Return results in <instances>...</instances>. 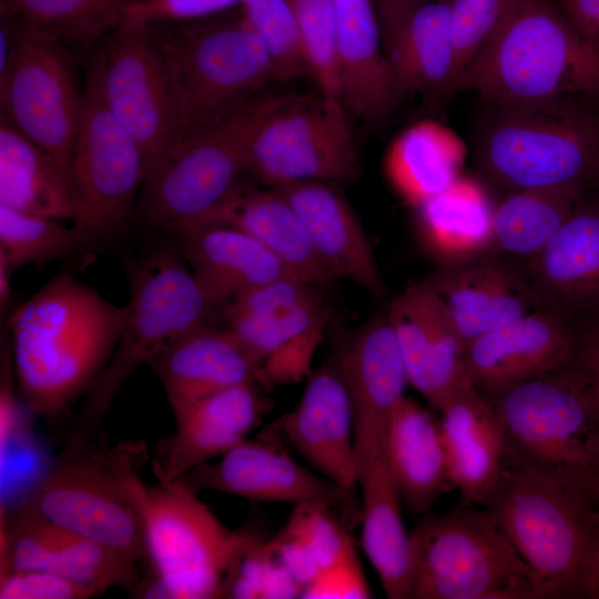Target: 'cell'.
<instances>
[{
    "instance_id": "22",
    "label": "cell",
    "mask_w": 599,
    "mask_h": 599,
    "mask_svg": "<svg viewBox=\"0 0 599 599\" xmlns=\"http://www.w3.org/2000/svg\"><path fill=\"white\" fill-rule=\"evenodd\" d=\"M264 390L256 382H248L175 413V432L158 444L152 458L158 481L177 480L246 439L271 409Z\"/></svg>"
},
{
    "instance_id": "53",
    "label": "cell",
    "mask_w": 599,
    "mask_h": 599,
    "mask_svg": "<svg viewBox=\"0 0 599 599\" xmlns=\"http://www.w3.org/2000/svg\"><path fill=\"white\" fill-rule=\"evenodd\" d=\"M10 275L11 273L2 265H0V306L1 311L7 306L10 295Z\"/></svg>"
},
{
    "instance_id": "32",
    "label": "cell",
    "mask_w": 599,
    "mask_h": 599,
    "mask_svg": "<svg viewBox=\"0 0 599 599\" xmlns=\"http://www.w3.org/2000/svg\"><path fill=\"white\" fill-rule=\"evenodd\" d=\"M197 224L225 225L250 235L317 286L335 280L316 254L296 212L274 189H253L238 181L220 203L185 226Z\"/></svg>"
},
{
    "instance_id": "34",
    "label": "cell",
    "mask_w": 599,
    "mask_h": 599,
    "mask_svg": "<svg viewBox=\"0 0 599 599\" xmlns=\"http://www.w3.org/2000/svg\"><path fill=\"white\" fill-rule=\"evenodd\" d=\"M358 486L364 552L387 598L410 599L414 583L412 539L402 518V497L384 454L358 477Z\"/></svg>"
},
{
    "instance_id": "52",
    "label": "cell",
    "mask_w": 599,
    "mask_h": 599,
    "mask_svg": "<svg viewBox=\"0 0 599 599\" xmlns=\"http://www.w3.org/2000/svg\"><path fill=\"white\" fill-rule=\"evenodd\" d=\"M595 494L599 501V481L596 485ZM591 599H599V540L593 557L589 579H588V597Z\"/></svg>"
},
{
    "instance_id": "26",
    "label": "cell",
    "mask_w": 599,
    "mask_h": 599,
    "mask_svg": "<svg viewBox=\"0 0 599 599\" xmlns=\"http://www.w3.org/2000/svg\"><path fill=\"white\" fill-rule=\"evenodd\" d=\"M451 0L376 11L387 63L404 93L444 98L458 91Z\"/></svg>"
},
{
    "instance_id": "40",
    "label": "cell",
    "mask_w": 599,
    "mask_h": 599,
    "mask_svg": "<svg viewBox=\"0 0 599 599\" xmlns=\"http://www.w3.org/2000/svg\"><path fill=\"white\" fill-rule=\"evenodd\" d=\"M94 241L90 233L60 220L18 212L0 205V265L11 274L27 264L67 258Z\"/></svg>"
},
{
    "instance_id": "6",
    "label": "cell",
    "mask_w": 599,
    "mask_h": 599,
    "mask_svg": "<svg viewBox=\"0 0 599 599\" xmlns=\"http://www.w3.org/2000/svg\"><path fill=\"white\" fill-rule=\"evenodd\" d=\"M487 398L502 432L506 467L532 469L595 493L599 422L586 377L569 358Z\"/></svg>"
},
{
    "instance_id": "48",
    "label": "cell",
    "mask_w": 599,
    "mask_h": 599,
    "mask_svg": "<svg viewBox=\"0 0 599 599\" xmlns=\"http://www.w3.org/2000/svg\"><path fill=\"white\" fill-rule=\"evenodd\" d=\"M242 0H141L126 13V21L151 24L193 20L223 12Z\"/></svg>"
},
{
    "instance_id": "8",
    "label": "cell",
    "mask_w": 599,
    "mask_h": 599,
    "mask_svg": "<svg viewBox=\"0 0 599 599\" xmlns=\"http://www.w3.org/2000/svg\"><path fill=\"white\" fill-rule=\"evenodd\" d=\"M95 435L73 433L26 505L136 562L145 560L143 520L126 481L130 470L142 466L145 446L136 441L108 447Z\"/></svg>"
},
{
    "instance_id": "33",
    "label": "cell",
    "mask_w": 599,
    "mask_h": 599,
    "mask_svg": "<svg viewBox=\"0 0 599 599\" xmlns=\"http://www.w3.org/2000/svg\"><path fill=\"white\" fill-rule=\"evenodd\" d=\"M384 455L409 512H429L448 489L439 418L404 396L389 420Z\"/></svg>"
},
{
    "instance_id": "19",
    "label": "cell",
    "mask_w": 599,
    "mask_h": 599,
    "mask_svg": "<svg viewBox=\"0 0 599 599\" xmlns=\"http://www.w3.org/2000/svg\"><path fill=\"white\" fill-rule=\"evenodd\" d=\"M0 573L9 569L53 572L104 593L138 585L136 561L45 519L23 505L7 520L1 511Z\"/></svg>"
},
{
    "instance_id": "5",
    "label": "cell",
    "mask_w": 599,
    "mask_h": 599,
    "mask_svg": "<svg viewBox=\"0 0 599 599\" xmlns=\"http://www.w3.org/2000/svg\"><path fill=\"white\" fill-rule=\"evenodd\" d=\"M505 104L573 94L599 95V52L549 0H518L465 70L459 89Z\"/></svg>"
},
{
    "instance_id": "10",
    "label": "cell",
    "mask_w": 599,
    "mask_h": 599,
    "mask_svg": "<svg viewBox=\"0 0 599 599\" xmlns=\"http://www.w3.org/2000/svg\"><path fill=\"white\" fill-rule=\"evenodd\" d=\"M410 539V599H536L529 568L489 509L430 510Z\"/></svg>"
},
{
    "instance_id": "31",
    "label": "cell",
    "mask_w": 599,
    "mask_h": 599,
    "mask_svg": "<svg viewBox=\"0 0 599 599\" xmlns=\"http://www.w3.org/2000/svg\"><path fill=\"white\" fill-rule=\"evenodd\" d=\"M175 414L233 386L256 382L260 365L225 327L201 325L150 364Z\"/></svg>"
},
{
    "instance_id": "44",
    "label": "cell",
    "mask_w": 599,
    "mask_h": 599,
    "mask_svg": "<svg viewBox=\"0 0 599 599\" xmlns=\"http://www.w3.org/2000/svg\"><path fill=\"white\" fill-rule=\"evenodd\" d=\"M518 0H451L450 27L458 81L500 29Z\"/></svg>"
},
{
    "instance_id": "51",
    "label": "cell",
    "mask_w": 599,
    "mask_h": 599,
    "mask_svg": "<svg viewBox=\"0 0 599 599\" xmlns=\"http://www.w3.org/2000/svg\"><path fill=\"white\" fill-rule=\"evenodd\" d=\"M558 3L576 32L599 52V0H558Z\"/></svg>"
},
{
    "instance_id": "23",
    "label": "cell",
    "mask_w": 599,
    "mask_h": 599,
    "mask_svg": "<svg viewBox=\"0 0 599 599\" xmlns=\"http://www.w3.org/2000/svg\"><path fill=\"white\" fill-rule=\"evenodd\" d=\"M428 281L465 344L538 307L525 266L500 254L443 264Z\"/></svg>"
},
{
    "instance_id": "36",
    "label": "cell",
    "mask_w": 599,
    "mask_h": 599,
    "mask_svg": "<svg viewBox=\"0 0 599 599\" xmlns=\"http://www.w3.org/2000/svg\"><path fill=\"white\" fill-rule=\"evenodd\" d=\"M494 209L478 183L459 176L417 206L423 242L443 264L493 253Z\"/></svg>"
},
{
    "instance_id": "27",
    "label": "cell",
    "mask_w": 599,
    "mask_h": 599,
    "mask_svg": "<svg viewBox=\"0 0 599 599\" xmlns=\"http://www.w3.org/2000/svg\"><path fill=\"white\" fill-rule=\"evenodd\" d=\"M447 486L485 506L502 475L505 441L490 400L468 380L439 410Z\"/></svg>"
},
{
    "instance_id": "29",
    "label": "cell",
    "mask_w": 599,
    "mask_h": 599,
    "mask_svg": "<svg viewBox=\"0 0 599 599\" xmlns=\"http://www.w3.org/2000/svg\"><path fill=\"white\" fill-rule=\"evenodd\" d=\"M336 26L339 100L364 121L385 118L405 94L385 58L373 0H331Z\"/></svg>"
},
{
    "instance_id": "38",
    "label": "cell",
    "mask_w": 599,
    "mask_h": 599,
    "mask_svg": "<svg viewBox=\"0 0 599 599\" xmlns=\"http://www.w3.org/2000/svg\"><path fill=\"white\" fill-rule=\"evenodd\" d=\"M140 1L0 0V12L70 49H89L121 27L128 10Z\"/></svg>"
},
{
    "instance_id": "47",
    "label": "cell",
    "mask_w": 599,
    "mask_h": 599,
    "mask_svg": "<svg viewBox=\"0 0 599 599\" xmlns=\"http://www.w3.org/2000/svg\"><path fill=\"white\" fill-rule=\"evenodd\" d=\"M356 551L323 570L314 581L306 586L301 598H372Z\"/></svg>"
},
{
    "instance_id": "18",
    "label": "cell",
    "mask_w": 599,
    "mask_h": 599,
    "mask_svg": "<svg viewBox=\"0 0 599 599\" xmlns=\"http://www.w3.org/2000/svg\"><path fill=\"white\" fill-rule=\"evenodd\" d=\"M545 311L578 337L599 333V199H578L551 242L522 264Z\"/></svg>"
},
{
    "instance_id": "49",
    "label": "cell",
    "mask_w": 599,
    "mask_h": 599,
    "mask_svg": "<svg viewBox=\"0 0 599 599\" xmlns=\"http://www.w3.org/2000/svg\"><path fill=\"white\" fill-rule=\"evenodd\" d=\"M271 541L283 565L303 587V590L321 573L319 567L309 551L285 529L278 531Z\"/></svg>"
},
{
    "instance_id": "11",
    "label": "cell",
    "mask_w": 599,
    "mask_h": 599,
    "mask_svg": "<svg viewBox=\"0 0 599 599\" xmlns=\"http://www.w3.org/2000/svg\"><path fill=\"white\" fill-rule=\"evenodd\" d=\"M297 97L265 90L184 140L144 182L146 222L174 233L213 209L245 173L261 124Z\"/></svg>"
},
{
    "instance_id": "25",
    "label": "cell",
    "mask_w": 599,
    "mask_h": 599,
    "mask_svg": "<svg viewBox=\"0 0 599 599\" xmlns=\"http://www.w3.org/2000/svg\"><path fill=\"white\" fill-rule=\"evenodd\" d=\"M578 336L535 309L465 344L466 376L486 397L547 373L571 354Z\"/></svg>"
},
{
    "instance_id": "1",
    "label": "cell",
    "mask_w": 599,
    "mask_h": 599,
    "mask_svg": "<svg viewBox=\"0 0 599 599\" xmlns=\"http://www.w3.org/2000/svg\"><path fill=\"white\" fill-rule=\"evenodd\" d=\"M125 313L69 273L12 313L4 332L18 388L32 412L48 424L70 413L110 361Z\"/></svg>"
},
{
    "instance_id": "55",
    "label": "cell",
    "mask_w": 599,
    "mask_h": 599,
    "mask_svg": "<svg viewBox=\"0 0 599 599\" xmlns=\"http://www.w3.org/2000/svg\"><path fill=\"white\" fill-rule=\"evenodd\" d=\"M591 184H597L598 189H599V173H598V175L596 176V179L593 180V182Z\"/></svg>"
},
{
    "instance_id": "24",
    "label": "cell",
    "mask_w": 599,
    "mask_h": 599,
    "mask_svg": "<svg viewBox=\"0 0 599 599\" xmlns=\"http://www.w3.org/2000/svg\"><path fill=\"white\" fill-rule=\"evenodd\" d=\"M272 428L317 473L355 491L358 479L353 413L336 359L311 374L297 405L278 418Z\"/></svg>"
},
{
    "instance_id": "14",
    "label": "cell",
    "mask_w": 599,
    "mask_h": 599,
    "mask_svg": "<svg viewBox=\"0 0 599 599\" xmlns=\"http://www.w3.org/2000/svg\"><path fill=\"white\" fill-rule=\"evenodd\" d=\"M143 154L109 109L95 52L85 73L83 104L71 159L78 209L75 226L95 240L110 238L126 224L145 182Z\"/></svg>"
},
{
    "instance_id": "13",
    "label": "cell",
    "mask_w": 599,
    "mask_h": 599,
    "mask_svg": "<svg viewBox=\"0 0 599 599\" xmlns=\"http://www.w3.org/2000/svg\"><path fill=\"white\" fill-rule=\"evenodd\" d=\"M105 102L138 143L145 181L179 145L182 114L169 62L145 24L125 21L95 50Z\"/></svg>"
},
{
    "instance_id": "46",
    "label": "cell",
    "mask_w": 599,
    "mask_h": 599,
    "mask_svg": "<svg viewBox=\"0 0 599 599\" xmlns=\"http://www.w3.org/2000/svg\"><path fill=\"white\" fill-rule=\"evenodd\" d=\"M97 591L39 569H9L0 573V599H88Z\"/></svg>"
},
{
    "instance_id": "21",
    "label": "cell",
    "mask_w": 599,
    "mask_h": 599,
    "mask_svg": "<svg viewBox=\"0 0 599 599\" xmlns=\"http://www.w3.org/2000/svg\"><path fill=\"white\" fill-rule=\"evenodd\" d=\"M408 384L438 412L469 380L460 337L445 304L426 280L410 283L386 313Z\"/></svg>"
},
{
    "instance_id": "9",
    "label": "cell",
    "mask_w": 599,
    "mask_h": 599,
    "mask_svg": "<svg viewBox=\"0 0 599 599\" xmlns=\"http://www.w3.org/2000/svg\"><path fill=\"white\" fill-rule=\"evenodd\" d=\"M213 16L145 24L163 51L177 89L179 145L281 81L242 9L233 16Z\"/></svg>"
},
{
    "instance_id": "4",
    "label": "cell",
    "mask_w": 599,
    "mask_h": 599,
    "mask_svg": "<svg viewBox=\"0 0 599 599\" xmlns=\"http://www.w3.org/2000/svg\"><path fill=\"white\" fill-rule=\"evenodd\" d=\"M476 154L507 189L581 196L599 173V120L571 95L495 104Z\"/></svg>"
},
{
    "instance_id": "17",
    "label": "cell",
    "mask_w": 599,
    "mask_h": 599,
    "mask_svg": "<svg viewBox=\"0 0 599 599\" xmlns=\"http://www.w3.org/2000/svg\"><path fill=\"white\" fill-rule=\"evenodd\" d=\"M316 291L285 283L263 297L256 313L223 307L224 327L258 363L256 383L265 390L309 373L327 322V307Z\"/></svg>"
},
{
    "instance_id": "39",
    "label": "cell",
    "mask_w": 599,
    "mask_h": 599,
    "mask_svg": "<svg viewBox=\"0 0 599 599\" xmlns=\"http://www.w3.org/2000/svg\"><path fill=\"white\" fill-rule=\"evenodd\" d=\"M580 196L558 191H512L494 209L493 253L526 264L551 242Z\"/></svg>"
},
{
    "instance_id": "35",
    "label": "cell",
    "mask_w": 599,
    "mask_h": 599,
    "mask_svg": "<svg viewBox=\"0 0 599 599\" xmlns=\"http://www.w3.org/2000/svg\"><path fill=\"white\" fill-rule=\"evenodd\" d=\"M0 205L73 224L78 220L68 173L4 119L0 121Z\"/></svg>"
},
{
    "instance_id": "2",
    "label": "cell",
    "mask_w": 599,
    "mask_h": 599,
    "mask_svg": "<svg viewBox=\"0 0 599 599\" xmlns=\"http://www.w3.org/2000/svg\"><path fill=\"white\" fill-rule=\"evenodd\" d=\"M485 506L529 568L536 599L588 597L599 540V501L591 489L506 467Z\"/></svg>"
},
{
    "instance_id": "43",
    "label": "cell",
    "mask_w": 599,
    "mask_h": 599,
    "mask_svg": "<svg viewBox=\"0 0 599 599\" xmlns=\"http://www.w3.org/2000/svg\"><path fill=\"white\" fill-rule=\"evenodd\" d=\"M283 529L305 546L321 572L356 551L351 529L324 504L294 505Z\"/></svg>"
},
{
    "instance_id": "12",
    "label": "cell",
    "mask_w": 599,
    "mask_h": 599,
    "mask_svg": "<svg viewBox=\"0 0 599 599\" xmlns=\"http://www.w3.org/2000/svg\"><path fill=\"white\" fill-rule=\"evenodd\" d=\"M0 30L9 41L0 62L1 119L53 156L71 180L83 89L70 48L14 19L1 18Z\"/></svg>"
},
{
    "instance_id": "45",
    "label": "cell",
    "mask_w": 599,
    "mask_h": 599,
    "mask_svg": "<svg viewBox=\"0 0 599 599\" xmlns=\"http://www.w3.org/2000/svg\"><path fill=\"white\" fill-rule=\"evenodd\" d=\"M302 592L271 539H262L242 559L227 598H301Z\"/></svg>"
},
{
    "instance_id": "41",
    "label": "cell",
    "mask_w": 599,
    "mask_h": 599,
    "mask_svg": "<svg viewBox=\"0 0 599 599\" xmlns=\"http://www.w3.org/2000/svg\"><path fill=\"white\" fill-rule=\"evenodd\" d=\"M242 11L266 48L281 81L312 78L300 27L287 0H242Z\"/></svg>"
},
{
    "instance_id": "20",
    "label": "cell",
    "mask_w": 599,
    "mask_h": 599,
    "mask_svg": "<svg viewBox=\"0 0 599 599\" xmlns=\"http://www.w3.org/2000/svg\"><path fill=\"white\" fill-rule=\"evenodd\" d=\"M336 361L352 406L358 479L384 454L389 420L408 384L387 315H378L358 329L339 348Z\"/></svg>"
},
{
    "instance_id": "30",
    "label": "cell",
    "mask_w": 599,
    "mask_h": 599,
    "mask_svg": "<svg viewBox=\"0 0 599 599\" xmlns=\"http://www.w3.org/2000/svg\"><path fill=\"white\" fill-rule=\"evenodd\" d=\"M271 189L296 212L316 254L335 278L352 280L374 297L383 295V281L365 231L329 183L301 181Z\"/></svg>"
},
{
    "instance_id": "7",
    "label": "cell",
    "mask_w": 599,
    "mask_h": 599,
    "mask_svg": "<svg viewBox=\"0 0 599 599\" xmlns=\"http://www.w3.org/2000/svg\"><path fill=\"white\" fill-rule=\"evenodd\" d=\"M125 272L129 301L121 336L85 395L73 433H95L129 376L206 324L213 311L176 242L128 260Z\"/></svg>"
},
{
    "instance_id": "16",
    "label": "cell",
    "mask_w": 599,
    "mask_h": 599,
    "mask_svg": "<svg viewBox=\"0 0 599 599\" xmlns=\"http://www.w3.org/2000/svg\"><path fill=\"white\" fill-rule=\"evenodd\" d=\"M270 432L246 438L222 455L204 463L181 480L192 491L215 490L254 501L293 505L324 504L353 529L361 524L362 504L348 490L296 461Z\"/></svg>"
},
{
    "instance_id": "54",
    "label": "cell",
    "mask_w": 599,
    "mask_h": 599,
    "mask_svg": "<svg viewBox=\"0 0 599 599\" xmlns=\"http://www.w3.org/2000/svg\"><path fill=\"white\" fill-rule=\"evenodd\" d=\"M430 0H374V4L377 11L389 10V9H400L412 6H416L423 2Z\"/></svg>"
},
{
    "instance_id": "15",
    "label": "cell",
    "mask_w": 599,
    "mask_h": 599,
    "mask_svg": "<svg viewBox=\"0 0 599 599\" xmlns=\"http://www.w3.org/2000/svg\"><path fill=\"white\" fill-rule=\"evenodd\" d=\"M245 172L268 187L354 181L361 165L342 102L298 95L272 113L248 146Z\"/></svg>"
},
{
    "instance_id": "28",
    "label": "cell",
    "mask_w": 599,
    "mask_h": 599,
    "mask_svg": "<svg viewBox=\"0 0 599 599\" xmlns=\"http://www.w3.org/2000/svg\"><path fill=\"white\" fill-rule=\"evenodd\" d=\"M173 234L213 309L262 285L288 277L302 278L263 244L236 229L197 224Z\"/></svg>"
},
{
    "instance_id": "37",
    "label": "cell",
    "mask_w": 599,
    "mask_h": 599,
    "mask_svg": "<svg viewBox=\"0 0 599 599\" xmlns=\"http://www.w3.org/2000/svg\"><path fill=\"white\" fill-rule=\"evenodd\" d=\"M465 156L464 142L450 129L420 121L395 139L384 166L395 191L417 207L460 176Z\"/></svg>"
},
{
    "instance_id": "3",
    "label": "cell",
    "mask_w": 599,
    "mask_h": 599,
    "mask_svg": "<svg viewBox=\"0 0 599 599\" xmlns=\"http://www.w3.org/2000/svg\"><path fill=\"white\" fill-rule=\"evenodd\" d=\"M140 467L126 481L143 520L153 577L139 597L226 598L242 559L263 536L226 527L181 480L145 484Z\"/></svg>"
},
{
    "instance_id": "42",
    "label": "cell",
    "mask_w": 599,
    "mask_h": 599,
    "mask_svg": "<svg viewBox=\"0 0 599 599\" xmlns=\"http://www.w3.org/2000/svg\"><path fill=\"white\" fill-rule=\"evenodd\" d=\"M322 98L339 100L336 26L331 0H287ZM341 101V100H339Z\"/></svg>"
},
{
    "instance_id": "50",
    "label": "cell",
    "mask_w": 599,
    "mask_h": 599,
    "mask_svg": "<svg viewBox=\"0 0 599 599\" xmlns=\"http://www.w3.org/2000/svg\"><path fill=\"white\" fill-rule=\"evenodd\" d=\"M569 361L586 377L589 397L599 422V333L579 336Z\"/></svg>"
}]
</instances>
